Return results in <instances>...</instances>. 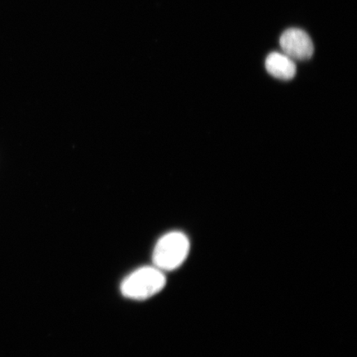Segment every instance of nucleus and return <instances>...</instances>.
<instances>
[{
	"instance_id": "f257e3e1",
	"label": "nucleus",
	"mask_w": 357,
	"mask_h": 357,
	"mask_svg": "<svg viewBox=\"0 0 357 357\" xmlns=\"http://www.w3.org/2000/svg\"><path fill=\"white\" fill-rule=\"evenodd\" d=\"M167 284L163 271L155 266L142 267L123 281L121 292L131 300L144 301L158 294Z\"/></svg>"
},
{
	"instance_id": "f03ea898",
	"label": "nucleus",
	"mask_w": 357,
	"mask_h": 357,
	"mask_svg": "<svg viewBox=\"0 0 357 357\" xmlns=\"http://www.w3.org/2000/svg\"><path fill=\"white\" fill-rule=\"evenodd\" d=\"M190 248L188 238L181 231H172L164 235L155 245L154 266L162 271L177 269L186 260Z\"/></svg>"
},
{
	"instance_id": "7ed1b4c3",
	"label": "nucleus",
	"mask_w": 357,
	"mask_h": 357,
	"mask_svg": "<svg viewBox=\"0 0 357 357\" xmlns=\"http://www.w3.org/2000/svg\"><path fill=\"white\" fill-rule=\"evenodd\" d=\"M280 45L284 54L293 61L309 60L314 52V44L309 34L298 29L284 31L280 38Z\"/></svg>"
},
{
	"instance_id": "20e7f679",
	"label": "nucleus",
	"mask_w": 357,
	"mask_h": 357,
	"mask_svg": "<svg viewBox=\"0 0 357 357\" xmlns=\"http://www.w3.org/2000/svg\"><path fill=\"white\" fill-rule=\"evenodd\" d=\"M266 68L272 77L283 80L293 79L297 71L294 61L280 52H271L266 57Z\"/></svg>"
}]
</instances>
